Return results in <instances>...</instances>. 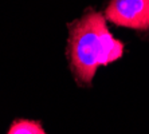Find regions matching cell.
Listing matches in <instances>:
<instances>
[{"instance_id":"obj_1","label":"cell","mask_w":149,"mask_h":134,"mask_svg":"<svg viewBox=\"0 0 149 134\" xmlns=\"http://www.w3.org/2000/svg\"><path fill=\"white\" fill-rule=\"evenodd\" d=\"M124 44L109 31L106 20L98 12L89 11L70 26L67 54L77 81L89 85L100 66L122 56Z\"/></svg>"},{"instance_id":"obj_2","label":"cell","mask_w":149,"mask_h":134,"mask_svg":"<svg viewBox=\"0 0 149 134\" xmlns=\"http://www.w3.org/2000/svg\"><path fill=\"white\" fill-rule=\"evenodd\" d=\"M105 16L121 27L149 30V0H110Z\"/></svg>"},{"instance_id":"obj_3","label":"cell","mask_w":149,"mask_h":134,"mask_svg":"<svg viewBox=\"0 0 149 134\" xmlns=\"http://www.w3.org/2000/svg\"><path fill=\"white\" fill-rule=\"evenodd\" d=\"M8 134H46V133L38 122L22 119V121H16L11 126Z\"/></svg>"}]
</instances>
